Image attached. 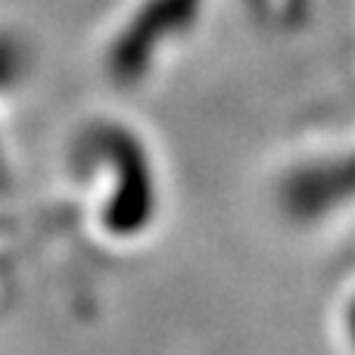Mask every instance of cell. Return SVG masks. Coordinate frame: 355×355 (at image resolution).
<instances>
[{
	"mask_svg": "<svg viewBox=\"0 0 355 355\" xmlns=\"http://www.w3.org/2000/svg\"><path fill=\"white\" fill-rule=\"evenodd\" d=\"M69 202L81 237L100 252H131L156 234L166 209L162 168L141 128L119 116L85 122L66 156Z\"/></svg>",
	"mask_w": 355,
	"mask_h": 355,
	"instance_id": "6da1fadb",
	"label": "cell"
},
{
	"mask_svg": "<svg viewBox=\"0 0 355 355\" xmlns=\"http://www.w3.org/2000/svg\"><path fill=\"white\" fill-rule=\"evenodd\" d=\"M331 331L337 340L340 352L355 355V271L340 284L331 309Z\"/></svg>",
	"mask_w": 355,
	"mask_h": 355,
	"instance_id": "5b68a950",
	"label": "cell"
},
{
	"mask_svg": "<svg viewBox=\"0 0 355 355\" xmlns=\"http://www.w3.org/2000/svg\"><path fill=\"white\" fill-rule=\"evenodd\" d=\"M209 0H131L103 47V69L122 87L153 81L196 37Z\"/></svg>",
	"mask_w": 355,
	"mask_h": 355,
	"instance_id": "3957f363",
	"label": "cell"
},
{
	"mask_svg": "<svg viewBox=\"0 0 355 355\" xmlns=\"http://www.w3.org/2000/svg\"><path fill=\"white\" fill-rule=\"evenodd\" d=\"M275 200L300 231H355V110L300 137L275 178Z\"/></svg>",
	"mask_w": 355,
	"mask_h": 355,
	"instance_id": "7a4b0ae2",
	"label": "cell"
},
{
	"mask_svg": "<svg viewBox=\"0 0 355 355\" xmlns=\"http://www.w3.org/2000/svg\"><path fill=\"white\" fill-rule=\"evenodd\" d=\"M262 25L275 31H293L306 25L315 0H246Z\"/></svg>",
	"mask_w": 355,
	"mask_h": 355,
	"instance_id": "277c9868",
	"label": "cell"
}]
</instances>
